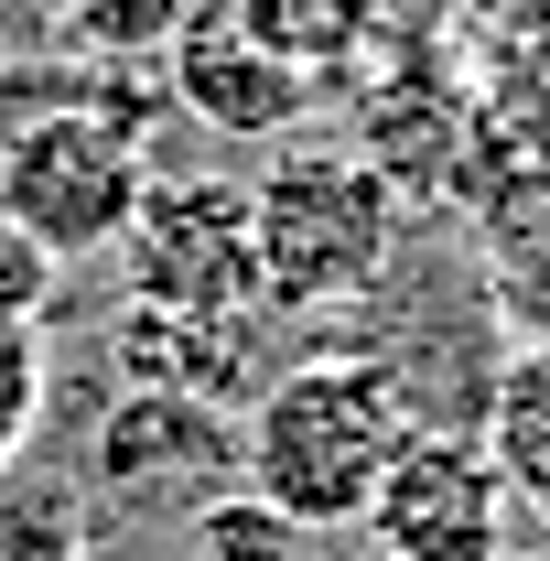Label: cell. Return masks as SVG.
<instances>
[{
  "label": "cell",
  "instance_id": "cell-1",
  "mask_svg": "<svg viewBox=\"0 0 550 561\" xmlns=\"http://www.w3.org/2000/svg\"><path fill=\"white\" fill-rule=\"evenodd\" d=\"M411 432H421V411L389 356H356V346L302 356L238 411V486L271 518H291L302 540H335V529L367 518V496L400 465Z\"/></svg>",
  "mask_w": 550,
  "mask_h": 561
},
{
  "label": "cell",
  "instance_id": "cell-2",
  "mask_svg": "<svg viewBox=\"0 0 550 561\" xmlns=\"http://www.w3.org/2000/svg\"><path fill=\"white\" fill-rule=\"evenodd\" d=\"M249 238H260V313H335L389 280L400 195L356 140H280L249 173Z\"/></svg>",
  "mask_w": 550,
  "mask_h": 561
},
{
  "label": "cell",
  "instance_id": "cell-3",
  "mask_svg": "<svg viewBox=\"0 0 550 561\" xmlns=\"http://www.w3.org/2000/svg\"><path fill=\"white\" fill-rule=\"evenodd\" d=\"M151 195V98L119 87H66L44 119L0 140V216L44 260H98L130 238Z\"/></svg>",
  "mask_w": 550,
  "mask_h": 561
},
{
  "label": "cell",
  "instance_id": "cell-4",
  "mask_svg": "<svg viewBox=\"0 0 550 561\" xmlns=\"http://www.w3.org/2000/svg\"><path fill=\"white\" fill-rule=\"evenodd\" d=\"M130 302L151 313H260V238L238 173H151L130 238H119Z\"/></svg>",
  "mask_w": 550,
  "mask_h": 561
},
{
  "label": "cell",
  "instance_id": "cell-5",
  "mask_svg": "<svg viewBox=\"0 0 550 561\" xmlns=\"http://www.w3.org/2000/svg\"><path fill=\"white\" fill-rule=\"evenodd\" d=\"M87 486L119 518H195L238 486V411L184 389H119L87 443Z\"/></svg>",
  "mask_w": 550,
  "mask_h": 561
},
{
  "label": "cell",
  "instance_id": "cell-6",
  "mask_svg": "<svg viewBox=\"0 0 550 561\" xmlns=\"http://www.w3.org/2000/svg\"><path fill=\"white\" fill-rule=\"evenodd\" d=\"M507 518H518V507H507V486H496L485 443L421 421L411 443H400V465L378 476L356 540H367L378 561H507Z\"/></svg>",
  "mask_w": 550,
  "mask_h": 561
},
{
  "label": "cell",
  "instance_id": "cell-7",
  "mask_svg": "<svg viewBox=\"0 0 550 561\" xmlns=\"http://www.w3.org/2000/svg\"><path fill=\"white\" fill-rule=\"evenodd\" d=\"M162 87H173V108L206 119L216 140H291L302 108H313V76L291 66V55H271L238 0H195V11L173 22Z\"/></svg>",
  "mask_w": 550,
  "mask_h": 561
},
{
  "label": "cell",
  "instance_id": "cell-8",
  "mask_svg": "<svg viewBox=\"0 0 550 561\" xmlns=\"http://www.w3.org/2000/svg\"><path fill=\"white\" fill-rule=\"evenodd\" d=\"M108 356H119L130 389H184V400L238 411V389H249V313L216 324V313H151V302H119ZM249 400H260V389H249Z\"/></svg>",
  "mask_w": 550,
  "mask_h": 561
},
{
  "label": "cell",
  "instance_id": "cell-9",
  "mask_svg": "<svg viewBox=\"0 0 550 561\" xmlns=\"http://www.w3.org/2000/svg\"><path fill=\"white\" fill-rule=\"evenodd\" d=\"M475 443H485V465H496V486H507V507L550 529V346H507L496 356Z\"/></svg>",
  "mask_w": 550,
  "mask_h": 561
},
{
  "label": "cell",
  "instance_id": "cell-10",
  "mask_svg": "<svg viewBox=\"0 0 550 561\" xmlns=\"http://www.w3.org/2000/svg\"><path fill=\"white\" fill-rule=\"evenodd\" d=\"M238 11H249V33H260L271 55H291L302 76H345L367 55V0H238Z\"/></svg>",
  "mask_w": 550,
  "mask_h": 561
},
{
  "label": "cell",
  "instance_id": "cell-11",
  "mask_svg": "<svg viewBox=\"0 0 550 561\" xmlns=\"http://www.w3.org/2000/svg\"><path fill=\"white\" fill-rule=\"evenodd\" d=\"M76 486H55V476H33V465H11L0 476V561H76V529L66 518Z\"/></svg>",
  "mask_w": 550,
  "mask_h": 561
},
{
  "label": "cell",
  "instance_id": "cell-12",
  "mask_svg": "<svg viewBox=\"0 0 550 561\" xmlns=\"http://www.w3.org/2000/svg\"><path fill=\"white\" fill-rule=\"evenodd\" d=\"M184 11H195V0H66V44H87L98 66H140V55L173 44Z\"/></svg>",
  "mask_w": 550,
  "mask_h": 561
},
{
  "label": "cell",
  "instance_id": "cell-13",
  "mask_svg": "<svg viewBox=\"0 0 550 561\" xmlns=\"http://www.w3.org/2000/svg\"><path fill=\"white\" fill-rule=\"evenodd\" d=\"M184 551H195V561H291V551H302V529H291V518H271L249 486H227L216 507H195V518H184Z\"/></svg>",
  "mask_w": 550,
  "mask_h": 561
},
{
  "label": "cell",
  "instance_id": "cell-14",
  "mask_svg": "<svg viewBox=\"0 0 550 561\" xmlns=\"http://www.w3.org/2000/svg\"><path fill=\"white\" fill-rule=\"evenodd\" d=\"M44 400H55V356H44V324H22V335H0V476L33 454Z\"/></svg>",
  "mask_w": 550,
  "mask_h": 561
},
{
  "label": "cell",
  "instance_id": "cell-15",
  "mask_svg": "<svg viewBox=\"0 0 550 561\" xmlns=\"http://www.w3.org/2000/svg\"><path fill=\"white\" fill-rule=\"evenodd\" d=\"M55 291H66V260H44V249L0 216V335L44 324V313H55Z\"/></svg>",
  "mask_w": 550,
  "mask_h": 561
},
{
  "label": "cell",
  "instance_id": "cell-16",
  "mask_svg": "<svg viewBox=\"0 0 550 561\" xmlns=\"http://www.w3.org/2000/svg\"><path fill=\"white\" fill-rule=\"evenodd\" d=\"M496 313H507L529 346H550V238H540V249H507V260H496Z\"/></svg>",
  "mask_w": 550,
  "mask_h": 561
},
{
  "label": "cell",
  "instance_id": "cell-17",
  "mask_svg": "<svg viewBox=\"0 0 550 561\" xmlns=\"http://www.w3.org/2000/svg\"><path fill=\"white\" fill-rule=\"evenodd\" d=\"M485 66H507V76H529V87H550V0H529L518 22H496V33H485Z\"/></svg>",
  "mask_w": 550,
  "mask_h": 561
},
{
  "label": "cell",
  "instance_id": "cell-18",
  "mask_svg": "<svg viewBox=\"0 0 550 561\" xmlns=\"http://www.w3.org/2000/svg\"><path fill=\"white\" fill-rule=\"evenodd\" d=\"M454 11H465V22H475V33H496V22H518V11H529V0H454Z\"/></svg>",
  "mask_w": 550,
  "mask_h": 561
},
{
  "label": "cell",
  "instance_id": "cell-19",
  "mask_svg": "<svg viewBox=\"0 0 550 561\" xmlns=\"http://www.w3.org/2000/svg\"><path fill=\"white\" fill-rule=\"evenodd\" d=\"M507 561H550V551H507Z\"/></svg>",
  "mask_w": 550,
  "mask_h": 561
}]
</instances>
